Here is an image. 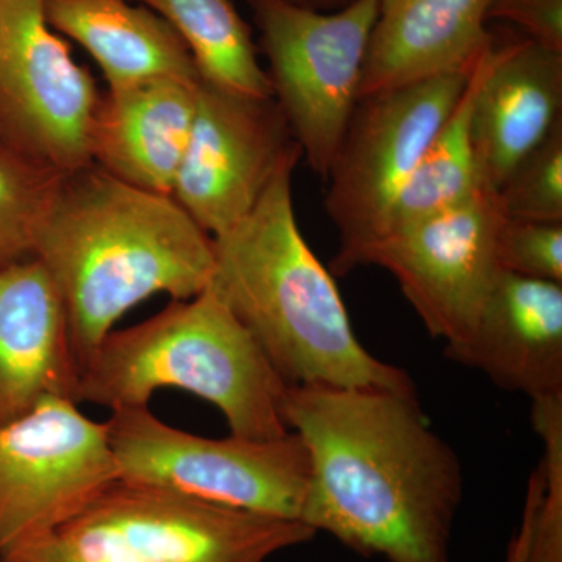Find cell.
Returning <instances> with one entry per match:
<instances>
[{
  "label": "cell",
  "instance_id": "obj_26",
  "mask_svg": "<svg viewBox=\"0 0 562 562\" xmlns=\"http://www.w3.org/2000/svg\"><path fill=\"white\" fill-rule=\"evenodd\" d=\"M542 475L539 468L531 472L528 479L527 494H525L522 519L519 528L514 532L512 542L506 552L505 562H527L528 546H530L532 513H535L536 503L541 494Z\"/></svg>",
  "mask_w": 562,
  "mask_h": 562
},
{
  "label": "cell",
  "instance_id": "obj_14",
  "mask_svg": "<svg viewBox=\"0 0 562 562\" xmlns=\"http://www.w3.org/2000/svg\"><path fill=\"white\" fill-rule=\"evenodd\" d=\"M471 138L484 190L495 192L562 117V54L530 38L484 49Z\"/></svg>",
  "mask_w": 562,
  "mask_h": 562
},
{
  "label": "cell",
  "instance_id": "obj_22",
  "mask_svg": "<svg viewBox=\"0 0 562 562\" xmlns=\"http://www.w3.org/2000/svg\"><path fill=\"white\" fill-rule=\"evenodd\" d=\"M531 425L542 442V487L527 562H562V395L531 401Z\"/></svg>",
  "mask_w": 562,
  "mask_h": 562
},
{
  "label": "cell",
  "instance_id": "obj_10",
  "mask_svg": "<svg viewBox=\"0 0 562 562\" xmlns=\"http://www.w3.org/2000/svg\"><path fill=\"white\" fill-rule=\"evenodd\" d=\"M101 91L47 24L43 0H0V140L60 173L92 165Z\"/></svg>",
  "mask_w": 562,
  "mask_h": 562
},
{
  "label": "cell",
  "instance_id": "obj_16",
  "mask_svg": "<svg viewBox=\"0 0 562 562\" xmlns=\"http://www.w3.org/2000/svg\"><path fill=\"white\" fill-rule=\"evenodd\" d=\"M199 81L150 79L106 88L88 135L92 165L131 187L172 195Z\"/></svg>",
  "mask_w": 562,
  "mask_h": 562
},
{
  "label": "cell",
  "instance_id": "obj_23",
  "mask_svg": "<svg viewBox=\"0 0 562 562\" xmlns=\"http://www.w3.org/2000/svg\"><path fill=\"white\" fill-rule=\"evenodd\" d=\"M495 195L509 220L562 222V117L517 162Z\"/></svg>",
  "mask_w": 562,
  "mask_h": 562
},
{
  "label": "cell",
  "instance_id": "obj_25",
  "mask_svg": "<svg viewBox=\"0 0 562 562\" xmlns=\"http://www.w3.org/2000/svg\"><path fill=\"white\" fill-rule=\"evenodd\" d=\"M519 25L527 38L562 54V0H491L487 22Z\"/></svg>",
  "mask_w": 562,
  "mask_h": 562
},
{
  "label": "cell",
  "instance_id": "obj_8",
  "mask_svg": "<svg viewBox=\"0 0 562 562\" xmlns=\"http://www.w3.org/2000/svg\"><path fill=\"white\" fill-rule=\"evenodd\" d=\"M471 72L443 74L358 101L327 176L325 206L339 232L333 276L353 271L358 255L380 235L392 203L460 101Z\"/></svg>",
  "mask_w": 562,
  "mask_h": 562
},
{
  "label": "cell",
  "instance_id": "obj_7",
  "mask_svg": "<svg viewBox=\"0 0 562 562\" xmlns=\"http://www.w3.org/2000/svg\"><path fill=\"white\" fill-rule=\"evenodd\" d=\"M272 94L295 143L327 179L357 103L379 0L321 13L290 0H249Z\"/></svg>",
  "mask_w": 562,
  "mask_h": 562
},
{
  "label": "cell",
  "instance_id": "obj_1",
  "mask_svg": "<svg viewBox=\"0 0 562 562\" xmlns=\"http://www.w3.org/2000/svg\"><path fill=\"white\" fill-rule=\"evenodd\" d=\"M284 417L308 450L301 522L364 558L450 562L464 479L417 390L288 386Z\"/></svg>",
  "mask_w": 562,
  "mask_h": 562
},
{
  "label": "cell",
  "instance_id": "obj_2",
  "mask_svg": "<svg viewBox=\"0 0 562 562\" xmlns=\"http://www.w3.org/2000/svg\"><path fill=\"white\" fill-rule=\"evenodd\" d=\"M33 257L60 292L79 368L133 306L155 294L190 301L214 272L213 238L172 195L94 165L61 177Z\"/></svg>",
  "mask_w": 562,
  "mask_h": 562
},
{
  "label": "cell",
  "instance_id": "obj_11",
  "mask_svg": "<svg viewBox=\"0 0 562 562\" xmlns=\"http://www.w3.org/2000/svg\"><path fill=\"white\" fill-rule=\"evenodd\" d=\"M299 149L276 99L201 80L172 198L211 238H220L249 216Z\"/></svg>",
  "mask_w": 562,
  "mask_h": 562
},
{
  "label": "cell",
  "instance_id": "obj_24",
  "mask_svg": "<svg viewBox=\"0 0 562 562\" xmlns=\"http://www.w3.org/2000/svg\"><path fill=\"white\" fill-rule=\"evenodd\" d=\"M495 257L501 271L562 284V222L503 216Z\"/></svg>",
  "mask_w": 562,
  "mask_h": 562
},
{
  "label": "cell",
  "instance_id": "obj_19",
  "mask_svg": "<svg viewBox=\"0 0 562 562\" xmlns=\"http://www.w3.org/2000/svg\"><path fill=\"white\" fill-rule=\"evenodd\" d=\"M179 33L203 81L225 90L273 98L251 31L232 0H139Z\"/></svg>",
  "mask_w": 562,
  "mask_h": 562
},
{
  "label": "cell",
  "instance_id": "obj_17",
  "mask_svg": "<svg viewBox=\"0 0 562 562\" xmlns=\"http://www.w3.org/2000/svg\"><path fill=\"white\" fill-rule=\"evenodd\" d=\"M491 0H379L360 99L473 68L491 44Z\"/></svg>",
  "mask_w": 562,
  "mask_h": 562
},
{
  "label": "cell",
  "instance_id": "obj_6",
  "mask_svg": "<svg viewBox=\"0 0 562 562\" xmlns=\"http://www.w3.org/2000/svg\"><path fill=\"white\" fill-rule=\"evenodd\" d=\"M121 482L279 519L301 520L310 458L295 431L279 439H213L177 430L149 406L105 422Z\"/></svg>",
  "mask_w": 562,
  "mask_h": 562
},
{
  "label": "cell",
  "instance_id": "obj_20",
  "mask_svg": "<svg viewBox=\"0 0 562 562\" xmlns=\"http://www.w3.org/2000/svg\"><path fill=\"white\" fill-rule=\"evenodd\" d=\"M480 58L482 55L472 68L460 101L428 144L412 177L398 192L384 221L382 232L375 239L460 205L476 192L484 190L476 169L471 138L473 98L482 74Z\"/></svg>",
  "mask_w": 562,
  "mask_h": 562
},
{
  "label": "cell",
  "instance_id": "obj_12",
  "mask_svg": "<svg viewBox=\"0 0 562 562\" xmlns=\"http://www.w3.org/2000/svg\"><path fill=\"white\" fill-rule=\"evenodd\" d=\"M503 220L495 192L471 199L390 232L357 260L379 266L397 280L422 324L446 346L464 338L501 272L495 239Z\"/></svg>",
  "mask_w": 562,
  "mask_h": 562
},
{
  "label": "cell",
  "instance_id": "obj_5",
  "mask_svg": "<svg viewBox=\"0 0 562 562\" xmlns=\"http://www.w3.org/2000/svg\"><path fill=\"white\" fill-rule=\"evenodd\" d=\"M316 536L301 520L117 480L14 562H268Z\"/></svg>",
  "mask_w": 562,
  "mask_h": 562
},
{
  "label": "cell",
  "instance_id": "obj_15",
  "mask_svg": "<svg viewBox=\"0 0 562 562\" xmlns=\"http://www.w3.org/2000/svg\"><path fill=\"white\" fill-rule=\"evenodd\" d=\"M79 379L60 292L43 262L0 268V425L46 397L77 403Z\"/></svg>",
  "mask_w": 562,
  "mask_h": 562
},
{
  "label": "cell",
  "instance_id": "obj_18",
  "mask_svg": "<svg viewBox=\"0 0 562 562\" xmlns=\"http://www.w3.org/2000/svg\"><path fill=\"white\" fill-rule=\"evenodd\" d=\"M47 24L94 58L109 88L150 79L201 80L191 52L160 14L128 0H43Z\"/></svg>",
  "mask_w": 562,
  "mask_h": 562
},
{
  "label": "cell",
  "instance_id": "obj_9",
  "mask_svg": "<svg viewBox=\"0 0 562 562\" xmlns=\"http://www.w3.org/2000/svg\"><path fill=\"white\" fill-rule=\"evenodd\" d=\"M120 480L105 422L43 398L0 425V561L79 516Z\"/></svg>",
  "mask_w": 562,
  "mask_h": 562
},
{
  "label": "cell",
  "instance_id": "obj_3",
  "mask_svg": "<svg viewBox=\"0 0 562 562\" xmlns=\"http://www.w3.org/2000/svg\"><path fill=\"white\" fill-rule=\"evenodd\" d=\"M302 150L283 161L249 216L214 241L213 291L265 351L288 386L416 391L408 372L379 360L303 238L292 201Z\"/></svg>",
  "mask_w": 562,
  "mask_h": 562
},
{
  "label": "cell",
  "instance_id": "obj_13",
  "mask_svg": "<svg viewBox=\"0 0 562 562\" xmlns=\"http://www.w3.org/2000/svg\"><path fill=\"white\" fill-rule=\"evenodd\" d=\"M443 357L530 401L562 395V284L498 272L471 331Z\"/></svg>",
  "mask_w": 562,
  "mask_h": 562
},
{
  "label": "cell",
  "instance_id": "obj_4",
  "mask_svg": "<svg viewBox=\"0 0 562 562\" xmlns=\"http://www.w3.org/2000/svg\"><path fill=\"white\" fill-rule=\"evenodd\" d=\"M169 387L216 406L231 435L268 441L291 431L288 384L209 288L138 325L111 330L80 368L77 403L116 412L149 406L155 392Z\"/></svg>",
  "mask_w": 562,
  "mask_h": 562
},
{
  "label": "cell",
  "instance_id": "obj_21",
  "mask_svg": "<svg viewBox=\"0 0 562 562\" xmlns=\"http://www.w3.org/2000/svg\"><path fill=\"white\" fill-rule=\"evenodd\" d=\"M63 176L0 140V268L33 257L36 233Z\"/></svg>",
  "mask_w": 562,
  "mask_h": 562
},
{
  "label": "cell",
  "instance_id": "obj_27",
  "mask_svg": "<svg viewBox=\"0 0 562 562\" xmlns=\"http://www.w3.org/2000/svg\"><path fill=\"white\" fill-rule=\"evenodd\" d=\"M292 3H297V5L310 7V5H319V3H333L338 2V0H290ZM312 9V7H310Z\"/></svg>",
  "mask_w": 562,
  "mask_h": 562
}]
</instances>
